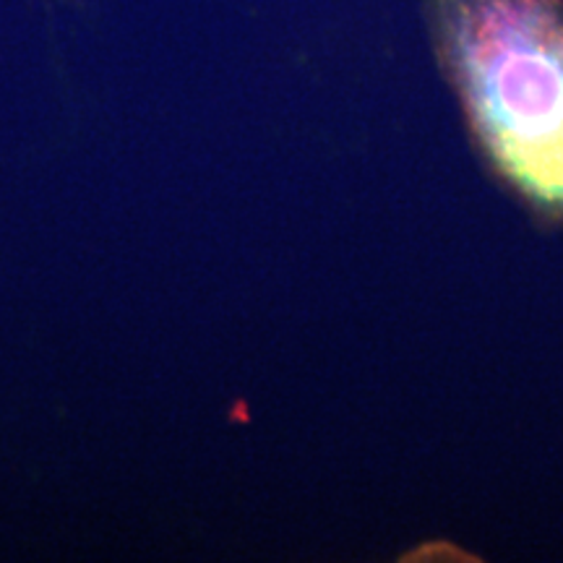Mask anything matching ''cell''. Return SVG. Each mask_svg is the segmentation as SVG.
I'll return each instance as SVG.
<instances>
[{
  "instance_id": "6da1fadb",
  "label": "cell",
  "mask_w": 563,
  "mask_h": 563,
  "mask_svg": "<svg viewBox=\"0 0 563 563\" xmlns=\"http://www.w3.org/2000/svg\"><path fill=\"white\" fill-rule=\"evenodd\" d=\"M426 24L477 157L563 228V0H426Z\"/></svg>"
}]
</instances>
